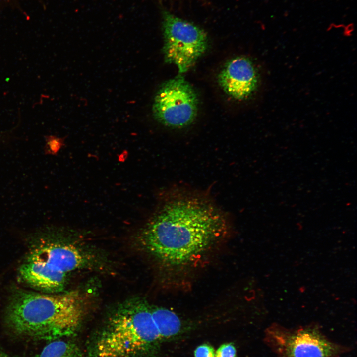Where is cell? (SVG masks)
Masks as SVG:
<instances>
[{
  "mask_svg": "<svg viewBox=\"0 0 357 357\" xmlns=\"http://www.w3.org/2000/svg\"><path fill=\"white\" fill-rule=\"evenodd\" d=\"M152 316L161 340L174 338L181 332L182 323L173 310L160 306H151Z\"/></svg>",
  "mask_w": 357,
  "mask_h": 357,
  "instance_id": "10",
  "label": "cell"
},
{
  "mask_svg": "<svg viewBox=\"0 0 357 357\" xmlns=\"http://www.w3.org/2000/svg\"><path fill=\"white\" fill-rule=\"evenodd\" d=\"M151 306L140 299L118 306L92 338L87 357H147L161 341Z\"/></svg>",
  "mask_w": 357,
  "mask_h": 357,
  "instance_id": "3",
  "label": "cell"
},
{
  "mask_svg": "<svg viewBox=\"0 0 357 357\" xmlns=\"http://www.w3.org/2000/svg\"><path fill=\"white\" fill-rule=\"evenodd\" d=\"M12 0H0V4H4L11 1Z\"/></svg>",
  "mask_w": 357,
  "mask_h": 357,
  "instance_id": "15",
  "label": "cell"
},
{
  "mask_svg": "<svg viewBox=\"0 0 357 357\" xmlns=\"http://www.w3.org/2000/svg\"><path fill=\"white\" fill-rule=\"evenodd\" d=\"M28 254L47 263L53 269L67 274L83 266L86 259L77 247L60 238L58 230L40 229L29 238Z\"/></svg>",
  "mask_w": 357,
  "mask_h": 357,
  "instance_id": "6",
  "label": "cell"
},
{
  "mask_svg": "<svg viewBox=\"0 0 357 357\" xmlns=\"http://www.w3.org/2000/svg\"><path fill=\"white\" fill-rule=\"evenodd\" d=\"M197 109V95L181 75L162 85L155 95L152 108L158 121L173 128H181L191 123Z\"/></svg>",
  "mask_w": 357,
  "mask_h": 357,
  "instance_id": "5",
  "label": "cell"
},
{
  "mask_svg": "<svg viewBox=\"0 0 357 357\" xmlns=\"http://www.w3.org/2000/svg\"><path fill=\"white\" fill-rule=\"evenodd\" d=\"M215 350L210 345L205 343L198 346L194 350V357H214Z\"/></svg>",
  "mask_w": 357,
  "mask_h": 357,
  "instance_id": "13",
  "label": "cell"
},
{
  "mask_svg": "<svg viewBox=\"0 0 357 357\" xmlns=\"http://www.w3.org/2000/svg\"><path fill=\"white\" fill-rule=\"evenodd\" d=\"M236 349L232 343L222 344L216 351L214 357H236Z\"/></svg>",
  "mask_w": 357,
  "mask_h": 357,
  "instance_id": "12",
  "label": "cell"
},
{
  "mask_svg": "<svg viewBox=\"0 0 357 357\" xmlns=\"http://www.w3.org/2000/svg\"><path fill=\"white\" fill-rule=\"evenodd\" d=\"M269 334L282 357H334L339 351L337 345L312 328L294 331L273 328Z\"/></svg>",
  "mask_w": 357,
  "mask_h": 357,
  "instance_id": "7",
  "label": "cell"
},
{
  "mask_svg": "<svg viewBox=\"0 0 357 357\" xmlns=\"http://www.w3.org/2000/svg\"><path fill=\"white\" fill-rule=\"evenodd\" d=\"M12 132V129L0 132V144L3 143L8 138Z\"/></svg>",
  "mask_w": 357,
  "mask_h": 357,
  "instance_id": "14",
  "label": "cell"
},
{
  "mask_svg": "<svg viewBox=\"0 0 357 357\" xmlns=\"http://www.w3.org/2000/svg\"><path fill=\"white\" fill-rule=\"evenodd\" d=\"M84 315L83 297L78 291L46 294L16 288L8 298L4 318L17 335L53 341L75 334Z\"/></svg>",
  "mask_w": 357,
  "mask_h": 357,
  "instance_id": "2",
  "label": "cell"
},
{
  "mask_svg": "<svg viewBox=\"0 0 357 357\" xmlns=\"http://www.w3.org/2000/svg\"><path fill=\"white\" fill-rule=\"evenodd\" d=\"M0 357H9L8 355L2 352H0Z\"/></svg>",
  "mask_w": 357,
  "mask_h": 357,
  "instance_id": "16",
  "label": "cell"
},
{
  "mask_svg": "<svg viewBox=\"0 0 357 357\" xmlns=\"http://www.w3.org/2000/svg\"><path fill=\"white\" fill-rule=\"evenodd\" d=\"M258 75L253 62L247 58L237 57L229 61L218 76L224 91L237 100L249 98L256 90Z\"/></svg>",
  "mask_w": 357,
  "mask_h": 357,
  "instance_id": "8",
  "label": "cell"
},
{
  "mask_svg": "<svg viewBox=\"0 0 357 357\" xmlns=\"http://www.w3.org/2000/svg\"><path fill=\"white\" fill-rule=\"evenodd\" d=\"M163 19L165 60L184 73L206 50L207 36L200 27L169 12L164 13Z\"/></svg>",
  "mask_w": 357,
  "mask_h": 357,
  "instance_id": "4",
  "label": "cell"
},
{
  "mask_svg": "<svg viewBox=\"0 0 357 357\" xmlns=\"http://www.w3.org/2000/svg\"><path fill=\"white\" fill-rule=\"evenodd\" d=\"M38 357H85L75 343L63 339L53 340L42 350Z\"/></svg>",
  "mask_w": 357,
  "mask_h": 357,
  "instance_id": "11",
  "label": "cell"
},
{
  "mask_svg": "<svg viewBox=\"0 0 357 357\" xmlns=\"http://www.w3.org/2000/svg\"><path fill=\"white\" fill-rule=\"evenodd\" d=\"M67 274L56 270L41 259L27 254L17 273L18 280L36 292L61 293L65 287Z\"/></svg>",
  "mask_w": 357,
  "mask_h": 357,
  "instance_id": "9",
  "label": "cell"
},
{
  "mask_svg": "<svg viewBox=\"0 0 357 357\" xmlns=\"http://www.w3.org/2000/svg\"><path fill=\"white\" fill-rule=\"evenodd\" d=\"M229 231L226 215L210 199L177 191L162 198L139 239L148 253L175 271L196 265Z\"/></svg>",
  "mask_w": 357,
  "mask_h": 357,
  "instance_id": "1",
  "label": "cell"
}]
</instances>
